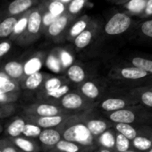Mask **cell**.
Segmentation results:
<instances>
[{
  "label": "cell",
  "mask_w": 152,
  "mask_h": 152,
  "mask_svg": "<svg viewBox=\"0 0 152 152\" xmlns=\"http://www.w3.org/2000/svg\"><path fill=\"white\" fill-rule=\"evenodd\" d=\"M63 139L72 141L85 148H92L95 144V137L90 132L83 117L81 115H71L63 124L57 127Z\"/></svg>",
  "instance_id": "cell-1"
},
{
  "label": "cell",
  "mask_w": 152,
  "mask_h": 152,
  "mask_svg": "<svg viewBox=\"0 0 152 152\" xmlns=\"http://www.w3.org/2000/svg\"><path fill=\"white\" fill-rule=\"evenodd\" d=\"M45 8L36 7L29 15L28 24L25 31L20 36V41L24 44H30L36 40L42 31V15Z\"/></svg>",
  "instance_id": "cell-2"
},
{
  "label": "cell",
  "mask_w": 152,
  "mask_h": 152,
  "mask_svg": "<svg viewBox=\"0 0 152 152\" xmlns=\"http://www.w3.org/2000/svg\"><path fill=\"white\" fill-rule=\"evenodd\" d=\"M58 105L66 111H88L94 103L86 99L80 91H69L59 101Z\"/></svg>",
  "instance_id": "cell-3"
},
{
  "label": "cell",
  "mask_w": 152,
  "mask_h": 152,
  "mask_svg": "<svg viewBox=\"0 0 152 152\" xmlns=\"http://www.w3.org/2000/svg\"><path fill=\"white\" fill-rule=\"evenodd\" d=\"M76 17L70 15L67 12L58 16L44 31L45 34L53 39L54 40H60L62 38H65L66 33L71 24L74 22Z\"/></svg>",
  "instance_id": "cell-4"
},
{
  "label": "cell",
  "mask_w": 152,
  "mask_h": 152,
  "mask_svg": "<svg viewBox=\"0 0 152 152\" xmlns=\"http://www.w3.org/2000/svg\"><path fill=\"white\" fill-rule=\"evenodd\" d=\"M132 23L131 15L127 13H116L107 22L104 31L108 36L120 35L129 30Z\"/></svg>",
  "instance_id": "cell-5"
},
{
  "label": "cell",
  "mask_w": 152,
  "mask_h": 152,
  "mask_svg": "<svg viewBox=\"0 0 152 152\" xmlns=\"http://www.w3.org/2000/svg\"><path fill=\"white\" fill-rule=\"evenodd\" d=\"M25 115L37 116H51L63 114H69L57 104L54 103H37L32 104L24 108Z\"/></svg>",
  "instance_id": "cell-6"
},
{
  "label": "cell",
  "mask_w": 152,
  "mask_h": 152,
  "mask_svg": "<svg viewBox=\"0 0 152 152\" xmlns=\"http://www.w3.org/2000/svg\"><path fill=\"white\" fill-rule=\"evenodd\" d=\"M71 115L70 114H63L57 115H51V116H37V115H26L25 119L27 122L33 123L42 129L47 128H57L61 124H63Z\"/></svg>",
  "instance_id": "cell-7"
},
{
  "label": "cell",
  "mask_w": 152,
  "mask_h": 152,
  "mask_svg": "<svg viewBox=\"0 0 152 152\" xmlns=\"http://www.w3.org/2000/svg\"><path fill=\"white\" fill-rule=\"evenodd\" d=\"M110 75L116 79H124L127 81H139L148 77V75H152L148 72L136 67V66H125L121 68H116L111 71Z\"/></svg>",
  "instance_id": "cell-8"
},
{
  "label": "cell",
  "mask_w": 152,
  "mask_h": 152,
  "mask_svg": "<svg viewBox=\"0 0 152 152\" xmlns=\"http://www.w3.org/2000/svg\"><path fill=\"white\" fill-rule=\"evenodd\" d=\"M132 106L116 111L109 112L107 117L114 124H134L135 122L139 121L140 117L139 114L132 109Z\"/></svg>",
  "instance_id": "cell-9"
},
{
  "label": "cell",
  "mask_w": 152,
  "mask_h": 152,
  "mask_svg": "<svg viewBox=\"0 0 152 152\" xmlns=\"http://www.w3.org/2000/svg\"><path fill=\"white\" fill-rule=\"evenodd\" d=\"M137 102L131 97L129 98H107L103 99L100 104L99 107L106 111V112H113L119 109L126 108L128 107L135 105Z\"/></svg>",
  "instance_id": "cell-10"
},
{
  "label": "cell",
  "mask_w": 152,
  "mask_h": 152,
  "mask_svg": "<svg viewBox=\"0 0 152 152\" xmlns=\"http://www.w3.org/2000/svg\"><path fill=\"white\" fill-rule=\"evenodd\" d=\"M102 85L97 80H86L79 84L78 91L88 99L94 102L102 95Z\"/></svg>",
  "instance_id": "cell-11"
},
{
  "label": "cell",
  "mask_w": 152,
  "mask_h": 152,
  "mask_svg": "<svg viewBox=\"0 0 152 152\" xmlns=\"http://www.w3.org/2000/svg\"><path fill=\"white\" fill-rule=\"evenodd\" d=\"M98 31H99L98 23L91 22L90 26L85 31H83L81 34H79L73 39V44L75 48L78 50H82L87 48L92 42L94 38L97 36Z\"/></svg>",
  "instance_id": "cell-12"
},
{
  "label": "cell",
  "mask_w": 152,
  "mask_h": 152,
  "mask_svg": "<svg viewBox=\"0 0 152 152\" xmlns=\"http://www.w3.org/2000/svg\"><path fill=\"white\" fill-rule=\"evenodd\" d=\"M91 19L88 15H83L77 20H74L73 23L71 24L69 30L66 33L65 39L69 41H73V39L81 34L83 31H85L91 24Z\"/></svg>",
  "instance_id": "cell-13"
},
{
  "label": "cell",
  "mask_w": 152,
  "mask_h": 152,
  "mask_svg": "<svg viewBox=\"0 0 152 152\" xmlns=\"http://www.w3.org/2000/svg\"><path fill=\"white\" fill-rule=\"evenodd\" d=\"M132 146L140 151H148L152 148V128L144 127L142 132L132 140Z\"/></svg>",
  "instance_id": "cell-14"
},
{
  "label": "cell",
  "mask_w": 152,
  "mask_h": 152,
  "mask_svg": "<svg viewBox=\"0 0 152 152\" xmlns=\"http://www.w3.org/2000/svg\"><path fill=\"white\" fill-rule=\"evenodd\" d=\"M38 138L40 143L48 148L55 147L63 139L62 133L57 128L43 129Z\"/></svg>",
  "instance_id": "cell-15"
},
{
  "label": "cell",
  "mask_w": 152,
  "mask_h": 152,
  "mask_svg": "<svg viewBox=\"0 0 152 152\" xmlns=\"http://www.w3.org/2000/svg\"><path fill=\"white\" fill-rule=\"evenodd\" d=\"M129 96L136 102L152 108V86L133 89L129 92Z\"/></svg>",
  "instance_id": "cell-16"
},
{
  "label": "cell",
  "mask_w": 152,
  "mask_h": 152,
  "mask_svg": "<svg viewBox=\"0 0 152 152\" xmlns=\"http://www.w3.org/2000/svg\"><path fill=\"white\" fill-rule=\"evenodd\" d=\"M48 76H49L48 74L44 73L40 71L33 72L31 74H29L23 80V87L29 91L38 90L43 85L44 82L47 80Z\"/></svg>",
  "instance_id": "cell-17"
},
{
  "label": "cell",
  "mask_w": 152,
  "mask_h": 152,
  "mask_svg": "<svg viewBox=\"0 0 152 152\" xmlns=\"http://www.w3.org/2000/svg\"><path fill=\"white\" fill-rule=\"evenodd\" d=\"M66 77L71 83L79 85L87 80V72L81 64H73L66 70Z\"/></svg>",
  "instance_id": "cell-18"
},
{
  "label": "cell",
  "mask_w": 152,
  "mask_h": 152,
  "mask_svg": "<svg viewBox=\"0 0 152 152\" xmlns=\"http://www.w3.org/2000/svg\"><path fill=\"white\" fill-rule=\"evenodd\" d=\"M35 3L36 0H14L7 7L8 14L14 16L22 15L30 10Z\"/></svg>",
  "instance_id": "cell-19"
},
{
  "label": "cell",
  "mask_w": 152,
  "mask_h": 152,
  "mask_svg": "<svg viewBox=\"0 0 152 152\" xmlns=\"http://www.w3.org/2000/svg\"><path fill=\"white\" fill-rule=\"evenodd\" d=\"M9 139L23 152H38L39 150V145L34 140H32L31 138L21 135L18 137Z\"/></svg>",
  "instance_id": "cell-20"
},
{
  "label": "cell",
  "mask_w": 152,
  "mask_h": 152,
  "mask_svg": "<svg viewBox=\"0 0 152 152\" xmlns=\"http://www.w3.org/2000/svg\"><path fill=\"white\" fill-rule=\"evenodd\" d=\"M83 121L86 124L87 127L89 128L90 132L92 133V135L95 138H98L99 135H101L104 132H106L110 127V123L102 119L92 118V119L85 120L83 118Z\"/></svg>",
  "instance_id": "cell-21"
},
{
  "label": "cell",
  "mask_w": 152,
  "mask_h": 152,
  "mask_svg": "<svg viewBox=\"0 0 152 152\" xmlns=\"http://www.w3.org/2000/svg\"><path fill=\"white\" fill-rule=\"evenodd\" d=\"M4 72L9 78L17 81L24 75V64L18 61H10L5 64Z\"/></svg>",
  "instance_id": "cell-22"
},
{
  "label": "cell",
  "mask_w": 152,
  "mask_h": 152,
  "mask_svg": "<svg viewBox=\"0 0 152 152\" xmlns=\"http://www.w3.org/2000/svg\"><path fill=\"white\" fill-rule=\"evenodd\" d=\"M148 1V0H129L123 7L128 15L140 17L146 8Z\"/></svg>",
  "instance_id": "cell-23"
},
{
  "label": "cell",
  "mask_w": 152,
  "mask_h": 152,
  "mask_svg": "<svg viewBox=\"0 0 152 152\" xmlns=\"http://www.w3.org/2000/svg\"><path fill=\"white\" fill-rule=\"evenodd\" d=\"M114 127L116 132L122 133L131 140H132L136 136H138L144 129V127L136 128L135 126L132 125V124H122V123L115 124Z\"/></svg>",
  "instance_id": "cell-24"
},
{
  "label": "cell",
  "mask_w": 152,
  "mask_h": 152,
  "mask_svg": "<svg viewBox=\"0 0 152 152\" xmlns=\"http://www.w3.org/2000/svg\"><path fill=\"white\" fill-rule=\"evenodd\" d=\"M26 124L27 121L25 118L16 117L8 124L7 128V134L9 136V138H15L23 135V132Z\"/></svg>",
  "instance_id": "cell-25"
},
{
  "label": "cell",
  "mask_w": 152,
  "mask_h": 152,
  "mask_svg": "<svg viewBox=\"0 0 152 152\" xmlns=\"http://www.w3.org/2000/svg\"><path fill=\"white\" fill-rule=\"evenodd\" d=\"M18 21L16 16H9L0 23V39H5L11 36L14 32L15 26Z\"/></svg>",
  "instance_id": "cell-26"
},
{
  "label": "cell",
  "mask_w": 152,
  "mask_h": 152,
  "mask_svg": "<svg viewBox=\"0 0 152 152\" xmlns=\"http://www.w3.org/2000/svg\"><path fill=\"white\" fill-rule=\"evenodd\" d=\"M97 140L101 148L115 150V133L112 130L107 129L97 138Z\"/></svg>",
  "instance_id": "cell-27"
},
{
  "label": "cell",
  "mask_w": 152,
  "mask_h": 152,
  "mask_svg": "<svg viewBox=\"0 0 152 152\" xmlns=\"http://www.w3.org/2000/svg\"><path fill=\"white\" fill-rule=\"evenodd\" d=\"M19 84L13 79L9 78L5 72H0V91L5 93L17 92Z\"/></svg>",
  "instance_id": "cell-28"
},
{
  "label": "cell",
  "mask_w": 152,
  "mask_h": 152,
  "mask_svg": "<svg viewBox=\"0 0 152 152\" xmlns=\"http://www.w3.org/2000/svg\"><path fill=\"white\" fill-rule=\"evenodd\" d=\"M43 64V56L42 55H38L31 57L24 64V75L27 76L33 72H39Z\"/></svg>",
  "instance_id": "cell-29"
},
{
  "label": "cell",
  "mask_w": 152,
  "mask_h": 152,
  "mask_svg": "<svg viewBox=\"0 0 152 152\" xmlns=\"http://www.w3.org/2000/svg\"><path fill=\"white\" fill-rule=\"evenodd\" d=\"M67 80L66 78L64 77H56V76H48L47 78V80L44 82L42 87V91L43 92L46 91H51L53 90H56L57 88H59L60 86H62L63 84L66 83Z\"/></svg>",
  "instance_id": "cell-30"
},
{
  "label": "cell",
  "mask_w": 152,
  "mask_h": 152,
  "mask_svg": "<svg viewBox=\"0 0 152 152\" xmlns=\"http://www.w3.org/2000/svg\"><path fill=\"white\" fill-rule=\"evenodd\" d=\"M69 91H70V86L66 83L63 84L62 86H60L59 88H57L56 90H53L51 91L43 92V95L48 100H58L59 101Z\"/></svg>",
  "instance_id": "cell-31"
},
{
  "label": "cell",
  "mask_w": 152,
  "mask_h": 152,
  "mask_svg": "<svg viewBox=\"0 0 152 152\" xmlns=\"http://www.w3.org/2000/svg\"><path fill=\"white\" fill-rule=\"evenodd\" d=\"M88 1L89 0H72L67 5L66 12L73 17H77V15L83 11Z\"/></svg>",
  "instance_id": "cell-32"
},
{
  "label": "cell",
  "mask_w": 152,
  "mask_h": 152,
  "mask_svg": "<svg viewBox=\"0 0 152 152\" xmlns=\"http://www.w3.org/2000/svg\"><path fill=\"white\" fill-rule=\"evenodd\" d=\"M55 148L60 152H79L81 149V146L75 142L62 139L55 146Z\"/></svg>",
  "instance_id": "cell-33"
},
{
  "label": "cell",
  "mask_w": 152,
  "mask_h": 152,
  "mask_svg": "<svg viewBox=\"0 0 152 152\" xmlns=\"http://www.w3.org/2000/svg\"><path fill=\"white\" fill-rule=\"evenodd\" d=\"M130 63L132 65L139 67L148 73L152 74V60L151 59H147L144 57L140 56H134L130 60Z\"/></svg>",
  "instance_id": "cell-34"
},
{
  "label": "cell",
  "mask_w": 152,
  "mask_h": 152,
  "mask_svg": "<svg viewBox=\"0 0 152 152\" xmlns=\"http://www.w3.org/2000/svg\"><path fill=\"white\" fill-rule=\"evenodd\" d=\"M31 9L27 11L26 15H24V16L21 17L20 19H18L15 29H14V32L11 36H13L14 38H17L20 37L21 35L23 34V32L25 31L26 28H27V24H28V19H29V15L31 13Z\"/></svg>",
  "instance_id": "cell-35"
},
{
  "label": "cell",
  "mask_w": 152,
  "mask_h": 152,
  "mask_svg": "<svg viewBox=\"0 0 152 152\" xmlns=\"http://www.w3.org/2000/svg\"><path fill=\"white\" fill-rule=\"evenodd\" d=\"M131 140L123 135L122 133L116 132L115 133V151L124 152L131 148Z\"/></svg>",
  "instance_id": "cell-36"
},
{
  "label": "cell",
  "mask_w": 152,
  "mask_h": 152,
  "mask_svg": "<svg viewBox=\"0 0 152 152\" xmlns=\"http://www.w3.org/2000/svg\"><path fill=\"white\" fill-rule=\"evenodd\" d=\"M66 9L67 5L59 1H56V0H50V2L47 5V10L56 16L62 15L66 12Z\"/></svg>",
  "instance_id": "cell-37"
},
{
  "label": "cell",
  "mask_w": 152,
  "mask_h": 152,
  "mask_svg": "<svg viewBox=\"0 0 152 152\" xmlns=\"http://www.w3.org/2000/svg\"><path fill=\"white\" fill-rule=\"evenodd\" d=\"M42 128L33 123L27 122V124L24 126L23 135L28 138H38L39 134L42 132Z\"/></svg>",
  "instance_id": "cell-38"
},
{
  "label": "cell",
  "mask_w": 152,
  "mask_h": 152,
  "mask_svg": "<svg viewBox=\"0 0 152 152\" xmlns=\"http://www.w3.org/2000/svg\"><path fill=\"white\" fill-rule=\"evenodd\" d=\"M58 16H56L54 15H52L49 11L47 10V7L43 11V15H42V31L44 32L46 31V29L57 18Z\"/></svg>",
  "instance_id": "cell-39"
},
{
  "label": "cell",
  "mask_w": 152,
  "mask_h": 152,
  "mask_svg": "<svg viewBox=\"0 0 152 152\" xmlns=\"http://www.w3.org/2000/svg\"><path fill=\"white\" fill-rule=\"evenodd\" d=\"M15 110V107L11 103L0 104V119L7 117L9 115H13Z\"/></svg>",
  "instance_id": "cell-40"
},
{
  "label": "cell",
  "mask_w": 152,
  "mask_h": 152,
  "mask_svg": "<svg viewBox=\"0 0 152 152\" xmlns=\"http://www.w3.org/2000/svg\"><path fill=\"white\" fill-rule=\"evenodd\" d=\"M18 93L13 92V93H5L0 91V102L3 104H8L15 101L18 99Z\"/></svg>",
  "instance_id": "cell-41"
},
{
  "label": "cell",
  "mask_w": 152,
  "mask_h": 152,
  "mask_svg": "<svg viewBox=\"0 0 152 152\" xmlns=\"http://www.w3.org/2000/svg\"><path fill=\"white\" fill-rule=\"evenodd\" d=\"M140 31L144 36L152 39V20L142 23L140 25Z\"/></svg>",
  "instance_id": "cell-42"
},
{
  "label": "cell",
  "mask_w": 152,
  "mask_h": 152,
  "mask_svg": "<svg viewBox=\"0 0 152 152\" xmlns=\"http://www.w3.org/2000/svg\"><path fill=\"white\" fill-rule=\"evenodd\" d=\"M3 152H23L20 150L12 141L10 139H6V143L5 147L3 149Z\"/></svg>",
  "instance_id": "cell-43"
},
{
  "label": "cell",
  "mask_w": 152,
  "mask_h": 152,
  "mask_svg": "<svg viewBox=\"0 0 152 152\" xmlns=\"http://www.w3.org/2000/svg\"><path fill=\"white\" fill-rule=\"evenodd\" d=\"M11 49V44L8 41L0 42V57L4 56Z\"/></svg>",
  "instance_id": "cell-44"
},
{
  "label": "cell",
  "mask_w": 152,
  "mask_h": 152,
  "mask_svg": "<svg viewBox=\"0 0 152 152\" xmlns=\"http://www.w3.org/2000/svg\"><path fill=\"white\" fill-rule=\"evenodd\" d=\"M150 16H152V0H148V1L146 8L140 17L147 18V17H150Z\"/></svg>",
  "instance_id": "cell-45"
},
{
  "label": "cell",
  "mask_w": 152,
  "mask_h": 152,
  "mask_svg": "<svg viewBox=\"0 0 152 152\" xmlns=\"http://www.w3.org/2000/svg\"><path fill=\"white\" fill-rule=\"evenodd\" d=\"M107 1L110 2V3L115 4V5H124L126 2H128L129 0H107Z\"/></svg>",
  "instance_id": "cell-46"
},
{
  "label": "cell",
  "mask_w": 152,
  "mask_h": 152,
  "mask_svg": "<svg viewBox=\"0 0 152 152\" xmlns=\"http://www.w3.org/2000/svg\"><path fill=\"white\" fill-rule=\"evenodd\" d=\"M5 143H6V139L0 140V152H3V149H4V147H5Z\"/></svg>",
  "instance_id": "cell-47"
},
{
  "label": "cell",
  "mask_w": 152,
  "mask_h": 152,
  "mask_svg": "<svg viewBox=\"0 0 152 152\" xmlns=\"http://www.w3.org/2000/svg\"><path fill=\"white\" fill-rule=\"evenodd\" d=\"M98 152H114L113 150L111 149H108V148H101Z\"/></svg>",
  "instance_id": "cell-48"
},
{
  "label": "cell",
  "mask_w": 152,
  "mask_h": 152,
  "mask_svg": "<svg viewBox=\"0 0 152 152\" xmlns=\"http://www.w3.org/2000/svg\"><path fill=\"white\" fill-rule=\"evenodd\" d=\"M56 1H59V2H62V3H64L65 5H68L72 1V0H56Z\"/></svg>",
  "instance_id": "cell-49"
},
{
  "label": "cell",
  "mask_w": 152,
  "mask_h": 152,
  "mask_svg": "<svg viewBox=\"0 0 152 152\" xmlns=\"http://www.w3.org/2000/svg\"><path fill=\"white\" fill-rule=\"evenodd\" d=\"M2 131H3V127H2V125H1V124H0V133L2 132Z\"/></svg>",
  "instance_id": "cell-50"
},
{
  "label": "cell",
  "mask_w": 152,
  "mask_h": 152,
  "mask_svg": "<svg viewBox=\"0 0 152 152\" xmlns=\"http://www.w3.org/2000/svg\"><path fill=\"white\" fill-rule=\"evenodd\" d=\"M124 152H135V151H133V150H132V149H128V150H126V151H124Z\"/></svg>",
  "instance_id": "cell-51"
},
{
  "label": "cell",
  "mask_w": 152,
  "mask_h": 152,
  "mask_svg": "<svg viewBox=\"0 0 152 152\" xmlns=\"http://www.w3.org/2000/svg\"><path fill=\"white\" fill-rule=\"evenodd\" d=\"M148 152H152V148H151L150 149H148Z\"/></svg>",
  "instance_id": "cell-52"
},
{
  "label": "cell",
  "mask_w": 152,
  "mask_h": 152,
  "mask_svg": "<svg viewBox=\"0 0 152 152\" xmlns=\"http://www.w3.org/2000/svg\"><path fill=\"white\" fill-rule=\"evenodd\" d=\"M0 104H3V103H1V102H0Z\"/></svg>",
  "instance_id": "cell-53"
}]
</instances>
